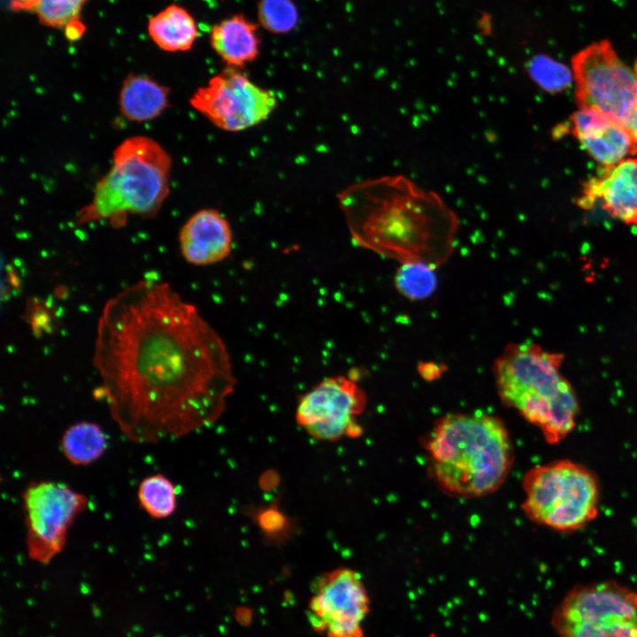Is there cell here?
I'll return each instance as SVG.
<instances>
[{
    "label": "cell",
    "mask_w": 637,
    "mask_h": 637,
    "mask_svg": "<svg viewBox=\"0 0 637 637\" xmlns=\"http://www.w3.org/2000/svg\"><path fill=\"white\" fill-rule=\"evenodd\" d=\"M93 365L100 377L95 396L139 444L215 423L236 383L219 334L169 283L149 278L104 304Z\"/></svg>",
    "instance_id": "1"
},
{
    "label": "cell",
    "mask_w": 637,
    "mask_h": 637,
    "mask_svg": "<svg viewBox=\"0 0 637 637\" xmlns=\"http://www.w3.org/2000/svg\"><path fill=\"white\" fill-rule=\"evenodd\" d=\"M338 201L353 241L402 263L438 267L453 250L456 213L439 195L403 175L352 184Z\"/></svg>",
    "instance_id": "2"
},
{
    "label": "cell",
    "mask_w": 637,
    "mask_h": 637,
    "mask_svg": "<svg viewBox=\"0 0 637 637\" xmlns=\"http://www.w3.org/2000/svg\"><path fill=\"white\" fill-rule=\"evenodd\" d=\"M427 472L444 494L473 499L489 495L506 480L514 449L506 425L482 411L440 417L421 439Z\"/></svg>",
    "instance_id": "3"
},
{
    "label": "cell",
    "mask_w": 637,
    "mask_h": 637,
    "mask_svg": "<svg viewBox=\"0 0 637 637\" xmlns=\"http://www.w3.org/2000/svg\"><path fill=\"white\" fill-rule=\"evenodd\" d=\"M563 358L535 344L510 343L493 365L502 403L534 426L550 445L571 434L579 411L572 386L559 372Z\"/></svg>",
    "instance_id": "4"
},
{
    "label": "cell",
    "mask_w": 637,
    "mask_h": 637,
    "mask_svg": "<svg viewBox=\"0 0 637 637\" xmlns=\"http://www.w3.org/2000/svg\"><path fill=\"white\" fill-rule=\"evenodd\" d=\"M171 167V157L155 140L143 135L124 140L115 148L112 164L96 183L90 203L73 222L81 226L104 220L118 228L131 216H156L170 191Z\"/></svg>",
    "instance_id": "5"
},
{
    "label": "cell",
    "mask_w": 637,
    "mask_h": 637,
    "mask_svg": "<svg viewBox=\"0 0 637 637\" xmlns=\"http://www.w3.org/2000/svg\"><path fill=\"white\" fill-rule=\"evenodd\" d=\"M521 508L533 523L562 533L579 531L598 516L601 485L587 466L556 459L531 467L522 480Z\"/></svg>",
    "instance_id": "6"
},
{
    "label": "cell",
    "mask_w": 637,
    "mask_h": 637,
    "mask_svg": "<svg viewBox=\"0 0 637 637\" xmlns=\"http://www.w3.org/2000/svg\"><path fill=\"white\" fill-rule=\"evenodd\" d=\"M551 625L558 637H637V591L613 580L576 585Z\"/></svg>",
    "instance_id": "7"
},
{
    "label": "cell",
    "mask_w": 637,
    "mask_h": 637,
    "mask_svg": "<svg viewBox=\"0 0 637 637\" xmlns=\"http://www.w3.org/2000/svg\"><path fill=\"white\" fill-rule=\"evenodd\" d=\"M572 65L579 107L596 110L625 127L637 107V78L611 43L588 45L572 57Z\"/></svg>",
    "instance_id": "8"
},
{
    "label": "cell",
    "mask_w": 637,
    "mask_h": 637,
    "mask_svg": "<svg viewBox=\"0 0 637 637\" xmlns=\"http://www.w3.org/2000/svg\"><path fill=\"white\" fill-rule=\"evenodd\" d=\"M21 495L27 556L48 564L63 551L68 531L88 499L64 483L44 480L28 482Z\"/></svg>",
    "instance_id": "9"
},
{
    "label": "cell",
    "mask_w": 637,
    "mask_h": 637,
    "mask_svg": "<svg viewBox=\"0 0 637 637\" xmlns=\"http://www.w3.org/2000/svg\"><path fill=\"white\" fill-rule=\"evenodd\" d=\"M189 103L217 127L240 132L266 120L278 99L273 91L253 82L240 68L226 66L198 88Z\"/></svg>",
    "instance_id": "10"
},
{
    "label": "cell",
    "mask_w": 637,
    "mask_h": 637,
    "mask_svg": "<svg viewBox=\"0 0 637 637\" xmlns=\"http://www.w3.org/2000/svg\"><path fill=\"white\" fill-rule=\"evenodd\" d=\"M366 404V394L354 378L327 377L299 398L295 419L317 441L358 438L363 428L357 418Z\"/></svg>",
    "instance_id": "11"
},
{
    "label": "cell",
    "mask_w": 637,
    "mask_h": 637,
    "mask_svg": "<svg viewBox=\"0 0 637 637\" xmlns=\"http://www.w3.org/2000/svg\"><path fill=\"white\" fill-rule=\"evenodd\" d=\"M311 610L331 637H362L369 597L360 574L344 567L324 574L317 584Z\"/></svg>",
    "instance_id": "12"
},
{
    "label": "cell",
    "mask_w": 637,
    "mask_h": 637,
    "mask_svg": "<svg viewBox=\"0 0 637 637\" xmlns=\"http://www.w3.org/2000/svg\"><path fill=\"white\" fill-rule=\"evenodd\" d=\"M596 203L613 218L637 226L636 158H625L604 166L584 184L578 204L590 209Z\"/></svg>",
    "instance_id": "13"
},
{
    "label": "cell",
    "mask_w": 637,
    "mask_h": 637,
    "mask_svg": "<svg viewBox=\"0 0 637 637\" xmlns=\"http://www.w3.org/2000/svg\"><path fill=\"white\" fill-rule=\"evenodd\" d=\"M566 129L589 156L603 166L613 165L628 155L637 154V146L630 132L596 110L580 108L572 115L565 127H557L554 132Z\"/></svg>",
    "instance_id": "14"
},
{
    "label": "cell",
    "mask_w": 637,
    "mask_h": 637,
    "mask_svg": "<svg viewBox=\"0 0 637 637\" xmlns=\"http://www.w3.org/2000/svg\"><path fill=\"white\" fill-rule=\"evenodd\" d=\"M179 242L186 261L196 265H209L228 257L233 234L227 219L219 211L203 209L185 222Z\"/></svg>",
    "instance_id": "15"
},
{
    "label": "cell",
    "mask_w": 637,
    "mask_h": 637,
    "mask_svg": "<svg viewBox=\"0 0 637 637\" xmlns=\"http://www.w3.org/2000/svg\"><path fill=\"white\" fill-rule=\"evenodd\" d=\"M210 42L227 66L241 68L259 54L258 26L243 14L232 15L211 27Z\"/></svg>",
    "instance_id": "16"
},
{
    "label": "cell",
    "mask_w": 637,
    "mask_h": 637,
    "mask_svg": "<svg viewBox=\"0 0 637 637\" xmlns=\"http://www.w3.org/2000/svg\"><path fill=\"white\" fill-rule=\"evenodd\" d=\"M168 87L143 74L130 73L123 81L119 107L131 122H145L160 116L169 107Z\"/></svg>",
    "instance_id": "17"
},
{
    "label": "cell",
    "mask_w": 637,
    "mask_h": 637,
    "mask_svg": "<svg viewBox=\"0 0 637 637\" xmlns=\"http://www.w3.org/2000/svg\"><path fill=\"white\" fill-rule=\"evenodd\" d=\"M148 31L159 48L170 52L190 50L198 36L194 18L177 4H171L151 17Z\"/></svg>",
    "instance_id": "18"
},
{
    "label": "cell",
    "mask_w": 637,
    "mask_h": 637,
    "mask_svg": "<svg viewBox=\"0 0 637 637\" xmlns=\"http://www.w3.org/2000/svg\"><path fill=\"white\" fill-rule=\"evenodd\" d=\"M107 441L106 434L98 424L80 421L65 430L60 449L72 464L84 466L102 457L107 449Z\"/></svg>",
    "instance_id": "19"
},
{
    "label": "cell",
    "mask_w": 637,
    "mask_h": 637,
    "mask_svg": "<svg viewBox=\"0 0 637 637\" xmlns=\"http://www.w3.org/2000/svg\"><path fill=\"white\" fill-rule=\"evenodd\" d=\"M137 499L140 508L154 519H164L177 507V489L166 476L157 473L145 477L139 484Z\"/></svg>",
    "instance_id": "20"
},
{
    "label": "cell",
    "mask_w": 637,
    "mask_h": 637,
    "mask_svg": "<svg viewBox=\"0 0 637 637\" xmlns=\"http://www.w3.org/2000/svg\"><path fill=\"white\" fill-rule=\"evenodd\" d=\"M87 0H11L14 10L35 12L47 27L66 28L80 24L78 19Z\"/></svg>",
    "instance_id": "21"
},
{
    "label": "cell",
    "mask_w": 637,
    "mask_h": 637,
    "mask_svg": "<svg viewBox=\"0 0 637 637\" xmlns=\"http://www.w3.org/2000/svg\"><path fill=\"white\" fill-rule=\"evenodd\" d=\"M435 267L418 262L402 263L395 276L396 290L411 300L429 297L435 290Z\"/></svg>",
    "instance_id": "22"
},
{
    "label": "cell",
    "mask_w": 637,
    "mask_h": 637,
    "mask_svg": "<svg viewBox=\"0 0 637 637\" xmlns=\"http://www.w3.org/2000/svg\"><path fill=\"white\" fill-rule=\"evenodd\" d=\"M530 78L544 91L556 94L567 89L572 81L571 70L543 54L533 56L526 65Z\"/></svg>",
    "instance_id": "23"
},
{
    "label": "cell",
    "mask_w": 637,
    "mask_h": 637,
    "mask_svg": "<svg viewBox=\"0 0 637 637\" xmlns=\"http://www.w3.org/2000/svg\"><path fill=\"white\" fill-rule=\"evenodd\" d=\"M257 19L263 28L281 35L295 28L299 13L292 0H259Z\"/></svg>",
    "instance_id": "24"
},
{
    "label": "cell",
    "mask_w": 637,
    "mask_h": 637,
    "mask_svg": "<svg viewBox=\"0 0 637 637\" xmlns=\"http://www.w3.org/2000/svg\"><path fill=\"white\" fill-rule=\"evenodd\" d=\"M249 516L270 543L280 545L295 533V523L279 508L278 503L255 508L250 510Z\"/></svg>",
    "instance_id": "25"
},
{
    "label": "cell",
    "mask_w": 637,
    "mask_h": 637,
    "mask_svg": "<svg viewBox=\"0 0 637 637\" xmlns=\"http://www.w3.org/2000/svg\"><path fill=\"white\" fill-rule=\"evenodd\" d=\"M278 481L279 480L275 472H267L266 473H264L261 477V487L266 490L272 489V487L277 485Z\"/></svg>",
    "instance_id": "26"
},
{
    "label": "cell",
    "mask_w": 637,
    "mask_h": 637,
    "mask_svg": "<svg viewBox=\"0 0 637 637\" xmlns=\"http://www.w3.org/2000/svg\"><path fill=\"white\" fill-rule=\"evenodd\" d=\"M423 368H420V370H423V372L421 374L423 377L426 380H434L437 378L440 374V369L439 367L434 364H424Z\"/></svg>",
    "instance_id": "27"
},
{
    "label": "cell",
    "mask_w": 637,
    "mask_h": 637,
    "mask_svg": "<svg viewBox=\"0 0 637 637\" xmlns=\"http://www.w3.org/2000/svg\"><path fill=\"white\" fill-rule=\"evenodd\" d=\"M625 128L630 132L632 134L636 146H637V107L632 115L630 120L628 121Z\"/></svg>",
    "instance_id": "28"
},
{
    "label": "cell",
    "mask_w": 637,
    "mask_h": 637,
    "mask_svg": "<svg viewBox=\"0 0 637 637\" xmlns=\"http://www.w3.org/2000/svg\"><path fill=\"white\" fill-rule=\"evenodd\" d=\"M633 72H634V74H635V76H636V78H637V60L635 61V64H634Z\"/></svg>",
    "instance_id": "29"
}]
</instances>
